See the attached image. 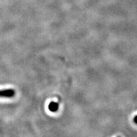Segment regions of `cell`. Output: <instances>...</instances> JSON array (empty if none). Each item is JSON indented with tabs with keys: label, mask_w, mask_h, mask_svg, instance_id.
<instances>
[{
	"label": "cell",
	"mask_w": 137,
	"mask_h": 137,
	"mask_svg": "<svg viewBox=\"0 0 137 137\" xmlns=\"http://www.w3.org/2000/svg\"><path fill=\"white\" fill-rule=\"evenodd\" d=\"M15 94V90L13 89H7L0 90V97H5V98H12Z\"/></svg>",
	"instance_id": "1"
},
{
	"label": "cell",
	"mask_w": 137,
	"mask_h": 137,
	"mask_svg": "<svg viewBox=\"0 0 137 137\" xmlns=\"http://www.w3.org/2000/svg\"><path fill=\"white\" fill-rule=\"evenodd\" d=\"M48 109L52 112H56L58 109V104L55 102H51L49 104Z\"/></svg>",
	"instance_id": "2"
},
{
	"label": "cell",
	"mask_w": 137,
	"mask_h": 137,
	"mask_svg": "<svg viewBox=\"0 0 137 137\" xmlns=\"http://www.w3.org/2000/svg\"><path fill=\"white\" fill-rule=\"evenodd\" d=\"M134 121L135 122V123L137 124V116H136L134 117Z\"/></svg>",
	"instance_id": "3"
}]
</instances>
